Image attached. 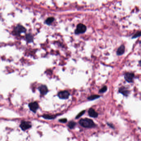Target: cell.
I'll return each instance as SVG.
<instances>
[{
    "instance_id": "obj_1",
    "label": "cell",
    "mask_w": 141,
    "mask_h": 141,
    "mask_svg": "<svg viewBox=\"0 0 141 141\" xmlns=\"http://www.w3.org/2000/svg\"><path fill=\"white\" fill-rule=\"evenodd\" d=\"M79 124L83 127L87 128H91L95 127L96 126L95 123L92 120L89 118H84L81 119L79 121Z\"/></svg>"
},
{
    "instance_id": "obj_2",
    "label": "cell",
    "mask_w": 141,
    "mask_h": 141,
    "mask_svg": "<svg viewBox=\"0 0 141 141\" xmlns=\"http://www.w3.org/2000/svg\"><path fill=\"white\" fill-rule=\"evenodd\" d=\"M87 30V27L84 24H79L77 25V28L75 30V34L78 35L79 34L84 33Z\"/></svg>"
},
{
    "instance_id": "obj_3",
    "label": "cell",
    "mask_w": 141,
    "mask_h": 141,
    "mask_svg": "<svg viewBox=\"0 0 141 141\" xmlns=\"http://www.w3.org/2000/svg\"><path fill=\"white\" fill-rule=\"evenodd\" d=\"M32 125L30 122L24 121H22L20 125V127L23 131H25L30 128L32 127Z\"/></svg>"
},
{
    "instance_id": "obj_4",
    "label": "cell",
    "mask_w": 141,
    "mask_h": 141,
    "mask_svg": "<svg viewBox=\"0 0 141 141\" xmlns=\"http://www.w3.org/2000/svg\"><path fill=\"white\" fill-rule=\"evenodd\" d=\"M26 29L22 25H17L14 29V33L16 35H20L22 33H25Z\"/></svg>"
},
{
    "instance_id": "obj_5",
    "label": "cell",
    "mask_w": 141,
    "mask_h": 141,
    "mask_svg": "<svg viewBox=\"0 0 141 141\" xmlns=\"http://www.w3.org/2000/svg\"><path fill=\"white\" fill-rule=\"evenodd\" d=\"M28 106H29L30 110L32 111L34 113L37 112V110L39 108V106L38 105V103L36 101L31 102L30 103H29Z\"/></svg>"
},
{
    "instance_id": "obj_6",
    "label": "cell",
    "mask_w": 141,
    "mask_h": 141,
    "mask_svg": "<svg viewBox=\"0 0 141 141\" xmlns=\"http://www.w3.org/2000/svg\"><path fill=\"white\" fill-rule=\"evenodd\" d=\"M70 95V93L68 91H61L58 93V96H59L60 99H68Z\"/></svg>"
},
{
    "instance_id": "obj_7",
    "label": "cell",
    "mask_w": 141,
    "mask_h": 141,
    "mask_svg": "<svg viewBox=\"0 0 141 141\" xmlns=\"http://www.w3.org/2000/svg\"><path fill=\"white\" fill-rule=\"evenodd\" d=\"M134 77V74L131 72H127L125 75V79L128 82H132L133 81Z\"/></svg>"
},
{
    "instance_id": "obj_8",
    "label": "cell",
    "mask_w": 141,
    "mask_h": 141,
    "mask_svg": "<svg viewBox=\"0 0 141 141\" xmlns=\"http://www.w3.org/2000/svg\"><path fill=\"white\" fill-rule=\"evenodd\" d=\"M38 90H39L41 95H45L48 92V90L47 86L45 85H41L38 87Z\"/></svg>"
},
{
    "instance_id": "obj_9",
    "label": "cell",
    "mask_w": 141,
    "mask_h": 141,
    "mask_svg": "<svg viewBox=\"0 0 141 141\" xmlns=\"http://www.w3.org/2000/svg\"><path fill=\"white\" fill-rule=\"evenodd\" d=\"M88 114L90 117L96 118L98 116V114L94 109L91 108L88 110Z\"/></svg>"
},
{
    "instance_id": "obj_10",
    "label": "cell",
    "mask_w": 141,
    "mask_h": 141,
    "mask_svg": "<svg viewBox=\"0 0 141 141\" xmlns=\"http://www.w3.org/2000/svg\"><path fill=\"white\" fill-rule=\"evenodd\" d=\"M119 92L120 93H121L125 96H127L130 93V92L125 87H121L120 88L119 90Z\"/></svg>"
},
{
    "instance_id": "obj_11",
    "label": "cell",
    "mask_w": 141,
    "mask_h": 141,
    "mask_svg": "<svg viewBox=\"0 0 141 141\" xmlns=\"http://www.w3.org/2000/svg\"><path fill=\"white\" fill-rule=\"evenodd\" d=\"M125 51V46L123 45H121L118 49L117 51V55H122L123 54H124Z\"/></svg>"
},
{
    "instance_id": "obj_12",
    "label": "cell",
    "mask_w": 141,
    "mask_h": 141,
    "mask_svg": "<svg viewBox=\"0 0 141 141\" xmlns=\"http://www.w3.org/2000/svg\"><path fill=\"white\" fill-rule=\"evenodd\" d=\"M57 115H49V114H44L42 116V117L45 119L53 120L55 119Z\"/></svg>"
},
{
    "instance_id": "obj_13",
    "label": "cell",
    "mask_w": 141,
    "mask_h": 141,
    "mask_svg": "<svg viewBox=\"0 0 141 141\" xmlns=\"http://www.w3.org/2000/svg\"><path fill=\"white\" fill-rule=\"evenodd\" d=\"M26 39L28 42H32L33 41V37L30 34L26 35Z\"/></svg>"
},
{
    "instance_id": "obj_14",
    "label": "cell",
    "mask_w": 141,
    "mask_h": 141,
    "mask_svg": "<svg viewBox=\"0 0 141 141\" xmlns=\"http://www.w3.org/2000/svg\"><path fill=\"white\" fill-rule=\"evenodd\" d=\"M76 124H77L75 122L71 121L68 123V126L70 129H72L74 128V127L76 125Z\"/></svg>"
},
{
    "instance_id": "obj_15",
    "label": "cell",
    "mask_w": 141,
    "mask_h": 141,
    "mask_svg": "<svg viewBox=\"0 0 141 141\" xmlns=\"http://www.w3.org/2000/svg\"><path fill=\"white\" fill-rule=\"evenodd\" d=\"M54 20V18L53 17H48L46 20L45 23L48 25H50L53 22Z\"/></svg>"
},
{
    "instance_id": "obj_16",
    "label": "cell",
    "mask_w": 141,
    "mask_h": 141,
    "mask_svg": "<svg viewBox=\"0 0 141 141\" xmlns=\"http://www.w3.org/2000/svg\"><path fill=\"white\" fill-rule=\"evenodd\" d=\"M100 97V96L97 95H91L88 97L87 98V99L90 101H92V100L98 99Z\"/></svg>"
},
{
    "instance_id": "obj_17",
    "label": "cell",
    "mask_w": 141,
    "mask_h": 141,
    "mask_svg": "<svg viewBox=\"0 0 141 141\" xmlns=\"http://www.w3.org/2000/svg\"><path fill=\"white\" fill-rule=\"evenodd\" d=\"M85 112V110H84L81 111V112H79V114H78V115H77V116H76V119H78L80 117L82 116L83 115H84V113Z\"/></svg>"
},
{
    "instance_id": "obj_18",
    "label": "cell",
    "mask_w": 141,
    "mask_h": 141,
    "mask_svg": "<svg viewBox=\"0 0 141 141\" xmlns=\"http://www.w3.org/2000/svg\"><path fill=\"white\" fill-rule=\"evenodd\" d=\"M107 90V87L106 86H104L103 88L101 89V90H99V92L101 93H103L105 92H106Z\"/></svg>"
},
{
    "instance_id": "obj_19",
    "label": "cell",
    "mask_w": 141,
    "mask_h": 141,
    "mask_svg": "<svg viewBox=\"0 0 141 141\" xmlns=\"http://www.w3.org/2000/svg\"><path fill=\"white\" fill-rule=\"evenodd\" d=\"M141 36V32H137L136 34L135 35H134L132 37V39H134V38H137V37H140Z\"/></svg>"
},
{
    "instance_id": "obj_20",
    "label": "cell",
    "mask_w": 141,
    "mask_h": 141,
    "mask_svg": "<svg viewBox=\"0 0 141 141\" xmlns=\"http://www.w3.org/2000/svg\"><path fill=\"white\" fill-rule=\"evenodd\" d=\"M67 121H68V120L66 118H63V119H61L59 120V122H60L61 123H66Z\"/></svg>"
},
{
    "instance_id": "obj_21",
    "label": "cell",
    "mask_w": 141,
    "mask_h": 141,
    "mask_svg": "<svg viewBox=\"0 0 141 141\" xmlns=\"http://www.w3.org/2000/svg\"><path fill=\"white\" fill-rule=\"evenodd\" d=\"M139 65H140V66H141V60L139 61Z\"/></svg>"
}]
</instances>
